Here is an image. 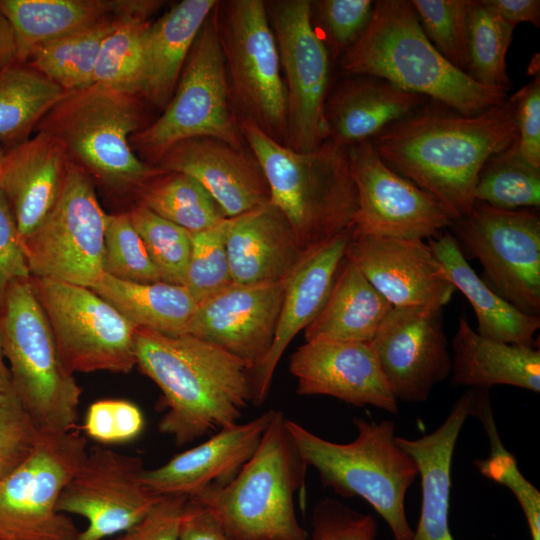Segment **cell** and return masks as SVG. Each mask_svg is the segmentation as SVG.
Masks as SVG:
<instances>
[{
  "label": "cell",
  "instance_id": "cell-49",
  "mask_svg": "<svg viewBox=\"0 0 540 540\" xmlns=\"http://www.w3.org/2000/svg\"><path fill=\"white\" fill-rule=\"evenodd\" d=\"M311 527L312 540H375L378 530L372 515L332 498H325L315 505Z\"/></svg>",
  "mask_w": 540,
  "mask_h": 540
},
{
  "label": "cell",
  "instance_id": "cell-34",
  "mask_svg": "<svg viewBox=\"0 0 540 540\" xmlns=\"http://www.w3.org/2000/svg\"><path fill=\"white\" fill-rule=\"evenodd\" d=\"M135 329L165 335L186 334L197 302L183 285L163 281L136 283L103 273L91 287Z\"/></svg>",
  "mask_w": 540,
  "mask_h": 540
},
{
  "label": "cell",
  "instance_id": "cell-29",
  "mask_svg": "<svg viewBox=\"0 0 540 540\" xmlns=\"http://www.w3.org/2000/svg\"><path fill=\"white\" fill-rule=\"evenodd\" d=\"M451 385L489 390L509 385L540 392L539 348L508 344L481 336L460 316L452 338Z\"/></svg>",
  "mask_w": 540,
  "mask_h": 540
},
{
  "label": "cell",
  "instance_id": "cell-26",
  "mask_svg": "<svg viewBox=\"0 0 540 540\" xmlns=\"http://www.w3.org/2000/svg\"><path fill=\"white\" fill-rule=\"evenodd\" d=\"M226 250L236 284L285 280L305 254L289 221L271 201L229 218Z\"/></svg>",
  "mask_w": 540,
  "mask_h": 540
},
{
  "label": "cell",
  "instance_id": "cell-55",
  "mask_svg": "<svg viewBox=\"0 0 540 540\" xmlns=\"http://www.w3.org/2000/svg\"><path fill=\"white\" fill-rule=\"evenodd\" d=\"M16 43L13 29L0 12V70L15 62Z\"/></svg>",
  "mask_w": 540,
  "mask_h": 540
},
{
  "label": "cell",
  "instance_id": "cell-22",
  "mask_svg": "<svg viewBox=\"0 0 540 540\" xmlns=\"http://www.w3.org/2000/svg\"><path fill=\"white\" fill-rule=\"evenodd\" d=\"M153 166L162 172H180L195 179L226 218L270 202L268 183L251 150L216 138L195 137L177 142Z\"/></svg>",
  "mask_w": 540,
  "mask_h": 540
},
{
  "label": "cell",
  "instance_id": "cell-43",
  "mask_svg": "<svg viewBox=\"0 0 540 540\" xmlns=\"http://www.w3.org/2000/svg\"><path fill=\"white\" fill-rule=\"evenodd\" d=\"M427 38L451 64L466 72L468 17L473 0L410 1Z\"/></svg>",
  "mask_w": 540,
  "mask_h": 540
},
{
  "label": "cell",
  "instance_id": "cell-56",
  "mask_svg": "<svg viewBox=\"0 0 540 540\" xmlns=\"http://www.w3.org/2000/svg\"><path fill=\"white\" fill-rule=\"evenodd\" d=\"M12 390L11 375L5 360L2 338L0 333V392H8Z\"/></svg>",
  "mask_w": 540,
  "mask_h": 540
},
{
  "label": "cell",
  "instance_id": "cell-16",
  "mask_svg": "<svg viewBox=\"0 0 540 540\" xmlns=\"http://www.w3.org/2000/svg\"><path fill=\"white\" fill-rule=\"evenodd\" d=\"M139 456L94 446L63 488L57 510L87 521L77 540H107L130 532L163 497L142 482Z\"/></svg>",
  "mask_w": 540,
  "mask_h": 540
},
{
  "label": "cell",
  "instance_id": "cell-19",
  "mask_svg": "<svg viewBox=\"0 0 540 540\" xmlns=\"http://www.w3.org/2000/svg\"><path fill=\"white\" fill-rule=\"evenodd\" d=\"M286 280L231 284L197 304L186 334L222 348L255 371L271 349Z\"/></svg>",
  "mask_w": 540,
  "mask_h": 540
},
{
  "label": "cell",
  "instance_id": "cell-10",
  "mask_svg": "<svg viewBox=\"0 0 540 540\" xmlns=\"http://www.w3.org/2000/svg\"><path fill=\"white\" fill-rule=\"evenodd\" d=\"M219 41L232 108L285 145L287 94L277 43L262 0L218 1Z\"/></svg>",
  "mask_w": 540,
  "mask_h": 540
},
{
  "label": "cell",
  "instance_id": "cell-51",
  "mask_svg": "<svg viewBox=\"0 0 540 540\" xmlns=\"http://www.w3.org/2000/svg\"><path fill=\"white\" fill-rule=\"evenodd\" d=\"M31 277L13 212L0 191V302L8 285Z\"/></svg>",
  "mask_w": 540,
  "mask_h": 540
},
{
  "label": "cell",
  "instance_id": "cell-28",
  "mask_svg": "<svg viewBox=\"0 0 540 540\" xmlns=\"http://www.w3.org/2000/svg\"><path fill=\"white\" fill-rule=\"evenodd\" d=\"M350 76L354 77L342 81L325 106L328 139L343 146L370 140L429 100L380 78Z\"/></svg>",
  "mask_w": 540,
  "mask_h": 540
},
{
  "label": "cell",
  "instance_id": "cell-38",
  "mask_svg": "<svg viewBox=\"0 0 540 540\" xmlns=\"http://www.w3.org/2000/svg\"><path fill=\"white\" fill-rule=\"evenodd\" d=\"M149 19L133 13L119 15L116 27L102 43L94 83L142 97Z\"/></svg>",
  "mask_w": 540,
  "mask_h": 540
},
{
  "label": "cell",
  "instance_id": "cell-3",
  "mask_svg": "<svg viewBox=\"0 0 540 540\" xmlns=\"http://www.w3.org/2000/svg\"><path fill=\"white\" fill-rule=\"evenodd\" d=\"M347 75L376 77L464 115L503 103L507 89L485 86L446 60L430 42L410 1L380 0L342 55Z\"/></svg>",
  "mask_w": 540,
  "mask_h": 540
},
{
  "label": "cell",
  "instance_id": "cell-44",
  "mask_svg": "<svg viewBox=\"0 0 540 540\" xmlns=\"http://www.w3.org/2000/svg\"><path fill=\"white\" fill-rule=\"evenodd\" d=\"M229 218L216 225L191 233L192 246L183 286L198 303L233 284L226 234Z\"/></svg>",
  "mask_w": 540,
  "mask_h": 540
},
{
  "label": "cell",
  "instance_id": "cell-1",
  "mask_svg": "<svg viewBox=\"0 0 540 540\" xmlns=\"http://www.w3.org/2000/svg\"><path fill=\"white\" fill-rule=\"evenodd\" d=\"M517 139L512 95L474 115L424 105L370 141L386 165L435 196L456 220L473 206L485 163Z\"/></svg>",
  "mask_w": 540,
  "mask_h": 540
},
{
  "label": "cell",
  "instance_id": "cell-2",
  "mask_svg": "<svg viewBox=\"0 0 540 540\" xmlns=\"http://www.w3.org/2000/svg\"><path fill=\"white\" fill-rule=\"evenodd\" d=\"M136 366L161 390L166 412L160 433L184 446L238 423L253 399V368L190 334L136 328Z\"/></svg>",
  "mask_w": 540,
  "mask_h": 540
},
{
  "label": "cell",
  "instance_id": "cell-20",
  "mask_svg": "<svg viewBox=\"0 0 540 540\" xmlns=\"http://www.w3.org/2000/svg\"><path fill=\"white\" fill-rule=\"evenodd\" d=\"M345 258L394 307H443L456 290L424 240L354 235L352 230Z\"/></svg>",
  "mask_w": 540,
  "mask_h": 540
},
{
  "label": "cell",
  "instance_id": "cell-45",
  "mask_svg": "<svg viewBox=\"0 0 540 540\" xmlns=\"http://www.w3.org/2000/svg\"><path fill=\"white\" fill-rule=\"evenodd\" d=\"M103 272L136 283L161 281L146 246L133 227L127 211L107 214Z\"/></svg>",
  "mask_w": 540,
  "mask_h": 540
},
{
  "label": "cell",
  "instance_id": "cell-46",
  "mask_svg": "<svg viewBox=\"0 0 540 540\" xmlns=\"http://www.w3.org/2000/svg\"><path fill=\"white\" fill-rule=\"evenodd\" d=\"M41 434L13 390L0 392V480L29 458Z\"/></svg>",
  "mask_w": 540,
  "mask_h": 540
},
{
  "label": "cell",
  "instance_id": "cell-50",
  "mask_svg": "<svg viewBox=\"0 0 540 540\" xmlns=\"http://www.w3.org/2000/svg\"><path fill=\"white\" fill-rule=\"evenodd\" d=\"M520 156L540 168V77L539 73L514 95Z\"/></svg>",
  "mask_w": 540,
  "mask_h": 540
},
{
  "label": "cell",
  "instance_id": "cell-18",
  "mask_svg": "<svg viewBox=\"0 0 540 540\" xmlns=\"http://www.w3.org/2000/svg\"><path fill=\"white\" fill-rule=\"evenodd\" d=\"M397 401H426L451 374L443 307H394L370 342Z\"/></svg>",
  "mask_w": 540,
  "mask_h": 540
},
{
  "label": "cell",
  "instance_id": "cell-37",
  "mask_svg": "<svg viewBox=\"0 0 540 540\" xmlns=\"http://www.w3.org/2000/svg\"><path fill=\"white\" fill-rule=\"evenodd\" d=\"M140 205L191 233L206 230L226 218L212 196L192 177L163 172L133 194Z\"/></svg>",
  "mask_w": 540,
  "mask_h": 540
},
{
  "label": "cell",
  "instance_id": "cell-27",
  "mask_svg": "<svg viewBox=\"0 0 540 540\" xmlns=\"http://www.w3.org/2000/svg\"><path fill=\"white\" fill-rule=\"evenodd\" d=\"M470 403L469 388L431 433L416 439L396 436L398 445L415 460L421 478L420 517L412 540H454L449 527L451 464Z\"/></svg>",
  "mask_w": 540,
  "mask_h": 540
},
{
  "label": "cell",
  "instance_id": "cell-14",
  "mask_svg": "<svg viewBox=\"0 0 540 540\" xmlns=\"http://www.w3.org/2000/svg\"><path fill=\"white\" fill-rule=\"evenodd\" d=\"M287 94L285 146L316 149L329 138L325 119L330 53L313 24L312 1L266 2Z\"/></svg>",
  "mask_w": 540,
  "mask_h": 540
},
{
  "label": "cell",
  "instance_id": "cell-41",
  "mask_svg": "<svg viewBox=\"0 0 540 540\" xmlns=\"http://www.w3.org/2000/svg\"><path fill=\"white\" fill-rule=\"evenodd\" d=\"M515 26L505 21L484 0L474 1L468 17L466 73L476 82L508 90L506 54Z\"/></svg>",
  "mask_w": 540,
  "mask_h": 540
},
{
  "label": "cell",
  "instance_id": "cell-35",
  "mask_svg": "<svg viewBox=\"0 0 540 540\" xmlns=\"http://www.w3.org/2000/svg\"><path fill=\"white\" fill-rule=\"evenodd\" d=\"M119 15L48 41L36 47L26 63L65 92L88 87L104 39L114 30Z\"/></svg>",
  "mask_w": 540,
  "mask_h": 540
},
{
  "label": "cell",
  "instance_id": "cell-52",
  "mask_svg": "<svg viewBox=\"0 0 540 540\" xmlns=\"http://www.w3.org/2000/svg\"><path fill=\"white\" fill-rule=\"evenodd\" d=\"M187 497H163L152 512L133 530L130 540H178V527Z\"/></svg>",
  "mask_w": 540,
  "mask_h": 540
},
{
  "label": "cell",
  "instance_id": "cell-40",
  "mask_svg": "<svg viewBox=\"0 0 540 540\" xmlns=\"http://www.w3.org/2000/svg\"><path fill=\"white\" fill-rule=\"evenodd\" d=\"M515 144L485 163L473 189L474 202L502 210L539 208L540 168L523 159Z\"/></svg>",
  "mask_w": 540,
  "mask_h": 540
},
{
  "label": "cell",
  "instance_id": "cell-13",
  "mask_svg": "<svg viewBox=\"0 0 540 540\" xmlns=\"http://www.w3.org/2000/svg\"><path fill=\"white\" fill-rule=\"evenodd\" d=\"M479 260L481 278L521 312L540 314V218L536 209L502 210L474 202L450 226Z\"/></svg>",
  "mask_w": 540,
  "mask_h": 540
},
{
  "label": "cell",
  "instance_id": "cell-17",
  "mask_svg": "<svg viewBox=\"0 0 540 540\" xmlns=\"http://www.w3.org/2000/svg\"><path fill=\"white\" fill-rule=\"evenodd\" d=\"M358 194L354 235L430 239L455 221L432 194L393 171L370 140L349 146Z\"/></svg>",
  "mask_w": 540,
  "mask_h": 540
},
{
  "label": "cell",
  "instance_id": "cell-25",
  "mask_svg": "<svg viewBox=\"0 0 540 540\" xmlns=\"http://www.w3.org/2000/svg\"><path fill=\"white\" fill-rule=\"evenodd\" d=\"M68 165L62 146L43 132L0 145V191L13 212L22 240L55 205Z\"/></svg>",
  "mask_w": 540,
  "mask_h": 540
},
{
  "label": "cell",
  "instance_id": "cell-7",
  "mask_svg": "<svg viewBox=\"0 0 540 540\" xmlns=\"http://www.w3.org/2000/svg\"><path fill=\"white\" fill-rule=\"evenodd\" d=\"M353 423L357 437L341 444L286 420L301 457L317 471L324 487L344 498H363L386 521L394 540H412L405 496L419 476L415 460L398 445L393 421L357 417Z\"/></svg>",
  "mask_w": 540,
  "mask_h": 540
},
{
  "label": "cell",
  "instance_id": "cell-21",
  "mask_svg": "<svg viewBox=\"0 0 540 540\" xmlns=\"http://www.w3.org/2000/svg\"><path fill=\"white\" fill-rule=\"evenodd\" d=\"M299 395H325L397 414L395 399L370 342L311 341L291 355Z\"/></svg>",
  "mask_w": 540,
  "mask_h": 540
},
{
  "label": "cell",
  "instance_id": "cell-53",
  "mask_svg": "<svg viewBox=\"0 0 540 540\" xmlns=\"http://www.w3.org/2000/svg\"><path fill=\"white\" fill-rule=\"evenodd\" d=\"M178 540H232L214 515L187 497L181 513Z\"/></svg>",
  "mask_w": 540,
  "mask_h": 540
},
{
  "label": "cell",
  "instance_id": "cell-48",
  "mask_svg": "<svg viewBox=\"0 0 540 540\" xmlns=\"http://www.w3.org/2000/svg\"><path fill=\"white\" fill-rule=\"evenodd\" d=\"M144 424L143 413L133 402L102 399L88 407L83 430L89 438L101 444H120L139 437Z\"/></svg>",
  "mask_w": 540,
  "mask_h": 540
},
{
  "label": "cell",
  "instance_id": "cell-42",
  "mask_svg": "<svg viewBox=\"0 0 540 540\" xmlns=\"http://www.w3.org/2000/svg\"><path fill=\"white\" fill-rule=\"evenodd\" d=\"M127 213L161 281L183 285L191 253V232L140 205H132Z\"/></svg>",
  "mask_w": 540,
  "mask_h": 540
},
{
  "label": "cell",
  "instance_id": "cell-39",
  "mask_svg": "<svg viewBox=\"0 0 540 540\" xmlns=\"http://www.w3.org/2000/svg\"><path fill=\"white\" fill-rule=\"evenodd\" d=\"M471 389L469 416L476 417L487 435L490 454L474 465L486 478L506 486L516 497L525 515L531 540H540V492L520 472L515 456L503 445L495 419L489 390Z\"/></svg>",
  "mask_w": 540,
  "mask_h": 540
},
{
  "label": "cell",
  "instance_id": "cell-8",
  "mask_svg": "<svg viewBox=\"0 0 540 540\" xmlns=\"http://www.w3.org/2000/svg\"><path fill=\"white\" fill-rule=\"evenodd\" d=\"M0 333L12 390L38 429H77L82 388L62 359L32 277L8 285L0 302Z\"/></svg>",
  "mask_w": 540,
  "mask_h": 540
},
{
  "label": "cell",
  "instance_id": "cell-9",
  "mask_svg": "<svg viewBox=\"0 0 540 540\" xmlns=\"http://www.w3.org/2000/svg\"><path fill=\"white\" fill-rule=\"evenodd\" d=\"M195 137L216 138L240 149L247 145L230 102L217 5L198 34L163 113L129 142L140 159L153 165L169 147Z\"/></svg>",
  "mask_w": 540,
  "mask_h": 540
},
{
  "label": "cell",
  "instance_id": "cell-31",
  "mask_svg": "<svg viewBox=\"0 0 540 540\" xmlns=\"http://www.w3.org/2000/svg\"><path fill=\"white\" fill-rule=\"evenodd\" d=\"M217 0H182L151 23L146 38L142 98L164 109L170 102L193 44Z\"/></svg>",
  "mask_w": 540,
  "mask_h": 540
},
{
  "label": "cell",
  "instance_id": "cell-30",
  "mask_svg": "<svg viewBox=\"0 0 540 540\" xmlns=\"http://www.w3.org/2000/svg\"><path fill=\"white\" fill-rule=\"evenodd\" d=\"M427 243L455 289L473 307L478 334L503 343L538 348L535 336L540 329V316L521 312L495 293L470 266L451 233L439 234Z\"/></svg>",
  "mask_w": 540,
  "mask_h": 540
},
{
  "label": "cell",
  "instance_id": "cell-24",
  "mask_svg": "<svg viewBox=\"0 0 540 540\" xmlns=\"http://www.w3.org/2000/svg\"><path fill=\"white\" fill-rule=\"evenodd\" d=\"M351 236L352 227L305 252L287 278L271 349L253 373V405L259 406L265 401L284 351L292 339L315 319L325 304L345 258Z\"/></svg>",
  "mask_w": 540,
  "mask_h": 540
},
{
  "label": "cell",
  "instance_id": "cell-47",
  "mask_svg": "<svg viewBox=\"0 0 540 540\" xmlns=\"http://www.w3.org/2000/svg\"><path fill=\"white\" fill-rule=\"evenodd\" d=\"M373 4L370 0L312 1V11L330 54L341 56L355 43L370 21Z\"/></svg>",
  "mask_w": 540,
  "mask_h": 540
},
{
  "label": "cell",
  "instance_id": "cell-36",
  "mask_svg": "<svg viewBox=\"0 0 540 540\" xmlns=\"http://www.w3.org/2000/svg\"><path fill=\"white\" fill-rule=\"evenodd\" d=\"M65 91L27 63L0 70V145L29 137Z\"/></svg>",
  "mask_w": 540,
  "mask_h": 540
},
{
  "label": "cell",
  "instance_id": "cell-11",
  "mask_svg": "<svg viewBox=\"0 0 540 540\" xmlns=\"http://www.w3.org/2000/svg\"><path fill=\"white\" fill-rule=\"evenodd\" d=\"M106 220L96 184L69 161L55 205L22 240L31 277L91 288L104 273Z\"/></svg>",
  "mask_w": 540,
  "mask_h": 540
},
{
  "label": "cell",
  "instance_id": "cell-54",
  "mask_svg": "<svg viewBox=\"0 0 540 540\" xmlns=\"http://www.w3.org/2000/svg\"><path fill=\"white\" fill-rule=\"evenodd\" d=\"M505 21L516 27L518 23L527 22L540 27L539 0H484Z\"/></svg>",
  "mask_w": 540,
  "mask_h": 540
},
{
  "label": "cell",
  "instance_id": "cell-15",
  "mask_svg": "<svg viewBox=\"0 0 540 540\" xmlns=\"http://www.w3.org/2000/svg\"><path fill=\"white\" fill-rule=\"evenodd\" d=\"M59 352L74 374L129 373L136 366L135 328L89 287L32 278Z\"/></svg>",
  "mask_w": 540,
  "mask_h": 540
},
{
  "label": "cell",
  "instance_id": "cell-23",
  "mask_svg": "<svg viewBox=\"0 0 540 540\" xmlns=\"http://www.w3.org/2000/svg\"><path fill=\"white\" fill-rule=\"evenodd\" d=\"M274 413L268 410L246 423L220 429L163 465L145 469L143 484L161 497H190L210 485L228 483L257 449Z\"/></svg>",
  "mask_w": 540,
  "mask_h": 540
},
{
  "label": "cell",
  "instance_id": "cell-6",
  "mask_svg": "<svg viewBox=\"0 0 540 540\" xmlns=\"http://www.w3.org/2000/svg\"><path fill=\"white\" fill-rule=\"evenodd\" d=\"M276 411L262 439L236 476L190 496L205 506L232 540H308L295 511L307 465Z\"/></svg>",
  "mask_w": 540,
  "mask_h": 540
},
{
  "label": "cell",
  "instance_id": "cell-32",
  "mask_svg": "<svg viewBox=\"0 0 540 540\" xmlns=\"http://www.w3.org/2000/svg\"><path fill=\"white\" fill-rule=\"evenodd\" d=\"M393 305L344 258L322 309L304 329L305 342H371Z\"/></svg>",
  "mask_w": 540,
  "mask_h": 540
},
{
  "label": "cell",
  "instance_id": "cell-57",
  "mask_svg": "<svg viewBox=\"0 0 540 540\" xmlns=\"http://www.w3.org/2000/svg\"><path fill=\"white\" fill-rule=\"evenodd\" d=\"M109 540H130V532H127L125 534L118 535L112 539Z\"/></svg>",
  "mask_w": 540,
  "mask_h": 540
},
{
  "label": "cell",
  "instance_id": "cell-33",
  "mask_svg": "<svg viewBox=\"0 0 540 540\" xmlns=\"http://www.w3.org/2000/svg\"><path fill=\"white\" fill-rule=\"evenodd\" d=\"M118 7L119 0H0L14 32L15 61L21 63L39 45L110 17Z\"/></svg>",
  "mask_w": 540,
  "mask_h": 540
},
{
  "label": "cell",
  "instance_id": "cell-4",
  "mask_svg": "<svg viewBox=\"0 0 540 540\" xmlns=\"http://www.w3.org/2000/svg\"><path fill=\"white\" fill-rule=\"evenodd\" d=\"M260 164L270 201L289 221L303 252L353 226L358 208L349 147L330 139L309 152L278 143L249 121L239 122Z\"/></svg>",
  "mask_w": 540,
  "mask_h": 540
},
{
  "label": "cell",
  "instance_id": "cell-12",
  "mask_svg": "<svg viewBox=\"0 0 540 540\" xmlns=\"http://www.w3.org/2000/svg\"><path fill=\"white\" fill-rule=\"evenodd\" d=\"M87 451L77 429L41 434L29 458L0 480V540H77L76 525L56 506Z\"/></svg>",
  "mask_w": 540,
  "mask_h": 540
},
{
  "label": "cell",
  "instance_id": "cell-5",
  "mask_svg": "<svg viewBox=\"0 0 540 540\" xmlns=\"http://www.w3.org/2000/svg\"><path fill=\"white\" fill-rule=\"evenodd\" d=\"M144 119L142 97L93 83L65 92L36 130L56 140L69 161L96 185L133 196L143 183L163 173L130 145V137L146 126Z\"/></svg>",
  "mask_w": 540,
  "mask_h": 540
}]
</instances>
